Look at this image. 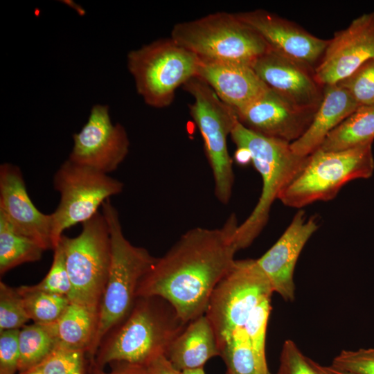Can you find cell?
<instances>
[{"mask_svg":"<svg viewBox=\"0 0 374 374\" xmlns=\"http://www.w3.org/2000/svg\"><path fill=\"white\" fill-rule=\"evenodd\" d=\"M238 226L231 214L220 228L186 231L142 278L137 297L166 299L186 323L204 314L215 287L235 263Z\"/></svg>","mask_w":374,"mask_h":374,"instance_id":"obj_1","label":"cell"},{"mask_svg":"<svg viewBox=\"0 0 374 374\" xmlns=\"http://www.w3.org/2000/svg\"><path fill=\"white\" fill-rule=\"evenodd\" d=\"M188 323L166 299L138 296L127 317L102 341L92 366L103 369L113 363L145 366L165 355Z\"/></svg>","mask_w":374,"mask_h":374,"instance_id":"obj_2","label":"cell"},{"mask_svg":"<svg viewBox=\"0 0 374 374\" xmlns=\"http://www.w3.org/2000/svg\"><path fill=\"white\" fill-rule=\"evenodd\" d=\"M102 208L110 234L111 261L98 308L97 332L89 355L91 363L105 337L130 314L141 280L157 259L146 249L134 246L126 239L118 213L110 199Z\"/></svg>","mask_w":374,"mask_h":374,"instance_id":"obj_3","label":"cell"},{"mask_svg":"<svg viewBox=\"0 0 374 374\" xmlns=\"http://www.w3.org/2000/svg\"><path fill=\"white\" fill-rule=\"evenodd\" d=\"M230 136L237 148L249 151L251 161L262 181L258 202L235 231V243L240 250L249 247L262 231L273 203L301 172L308 156L296 155L290 143L250 130L238 119Z\"/></svg>","mask_w":374,"mask_h":374,"instance_id":"obj_4","label":"cell"},{"mask_svg":"<svg viewBox=\"0 0 374 374\" xmlns=\"http://www.w3.org/2000/svg\"><path fill=\"white\" fill-rule=\"evenodd\" d=\"M373 172L372 143L336 152L317 149L306 157L302 170L278 199L287 206L297 208L331 200L345 184L368 179Z\"/></svg>","mask_w":374,"mask_h":374,"instance_id":"obj_5","label":"cell"},{"mask_svg":"<svg viewBox=\"0 0 374 374\" xmlns=\"http://www.w3.org/2000/svg\"><path fill=\"white\" fill-rule=\"evenodd\" d=\"M171 38L199 58L252 66L270 48L235 13L216 12L175 24Z\"/></svg>","mask_w":374,"mask_h":374,"instance_id":"obj_6","label":"cell"},{"mask_svg":"<svg viewBox=\"0 0 374 374\" xmlns=\"http://www.w3.org/2000/svg\"><path fill=\"white\" fill-rule=\"evenodd\" d=\"M127 67L145 103L162 108L172 102L176 89L197 75L198 57L171 37L131 51Z\"/></svg>","mask_w":374,"mask_h":374,"instance_id":"obj_7","label":"cell"},{"mask_svg":"<svg viewBox=\"0 0 374 374\" xmlns=\"http://www.w3.org/2000/svg\"><path fill=\"white\" fill-rule=\"evenodd\" d=\"M79 235H62L64 251L71 285L70 302L98 309L107 282L111 261V241L105 216L98 212L82 224Z\"/></svg>","mask_w":374,"mask_h":374,"instance_id":"obj_8","label":"cell"},{"mask_svg":"<svg viewBox=\"0 0 374 374\" xmlns=\"http://www.w3.org/2000/svg\"><path fill=\"white\" fill-rule=\"evenodd\" d=\"M193 97L190 112L203 138L205 152L212 170L214 193L220 203H229L234 174L227 138L238 121L235 110L222 102L212 88L198 76L184 84Z\"/></svg>","mask_w":374,"mask_h":374,"instance_id":"obj_9","label":"cell"},{"mask_svg":"<svg viewBox=\"0 0 374 374\" xmlns=\"http://www.w3.org/2000/svg\"><path fill=\"white\" fill-rule=\"evenodd\" d=\"M273 293L256 260H235L215 287L204 314L213 327L218 348L232 334L243 329L255 308Z\"/></svg>","mask_w":374,"mask_h":374,"instance_id":"obj_10","label":"cell"},{"mask_svg":"<svg viewBox=\"0 0 374 374\" xmlns=\"http://www.w3.org/2000/svg\"><path fill=\"white\" fill-rule=\"evenodd\" d=\"M53 184L60 195L59 204L51 213L53 249L64 231L91 218L107 199L123 189L121 181L69 159L55 173Z\"/></svg>","mask_w":374,"mask_h":374,"instance_id":"obj_11","label":"cell"},{"mask_svg":"<svg viewBox=\"0 0 374 374\" xmlns=\"http://www.w3.org/2000/svg\"><path fill=\"white\" fill-rule=\"evenodd\" d=\"M73 139L68 159L107 175L118 168L129 152L125 129L112 123L109 108L105 105L92 107L87 121Z\"/></svg>","mask_w":374,"mask_h":374,"instance_id":"obj_12","label":"cell"},{"mask_svg":"<svg viewBox=\"0 0 374 374\" xmlns=\"http://www.w3.org/2000/svg\"><path fill=\"white\" fill-rule=\"evenodd\" d=\"M374 57V12L364 13L335 33L314 69L322 87L337 84Z\"/></svg>","mask_w":374,"mask_h":374,"instance_id":"obj_13","label":"cell"},{"mask_svg":"<svg viewBox=\"0 0 374 374\" xmlns=\"http://www.w3.org/2000/svg\"><path fill=\"white\" fill-rule=\"evenodd\" d=\"M235 14L256 30L270 48L313 70L328 43L294 22L262 9Z\"/></svg>","mask_w":374,"mask_h":374,"instance_id":"obj_14","label":"cell"},{"mask_svg":"<svg viewBox=\"0 0 374 374\" xmlns=\"http://www.w3.org/2000/svg\"><path fill=\"white\" fill-rule=\"evenodd\" d=\"M315 112L296 105L269 88L250 104L235 111L239 122L247 128L290 143L304 134Z\"/></svg>","mask_w":374,"mask_h":374,"instance_id":"obj_15","label":"cell"},{"mask_svg":"<svg viewBox=\"0 0 374 374\" xmlns=\"http://www.w3.org/2000/svg\"><path fill=\"white\" fill-rule=\"evenodd\" d=\"M0 215L16 231L44 250L53 249L51 213L37 208L28 194L19 167L10 163L0 166Z\"/></svg>","mask_w":374,"mask_h":374,"instance_id":"obj_16","label":"cell"},{"mask_svg":"<svg viewBox=\"0 0 374 374\" xmlns=\"http://www.w3.org/2000/svg\"><path fill=\"white\" fill-rule=\"evenodd\" d=\"M267 85L296 105L315 112L323 93V87L315 80L314 70L269 48L252 64Z\"/></svg>","mask_w":374,"mask_h":374,"instance_id":"obj_17","label":"cell"},{"mask_svg":"<svg viewBox=\"0 0 374 374\" xmlns=\"http://www.w3.org/2000/svg\"><path fill=\"white\" fill-rule=\"evenodd\" d=\"M318 227L314 217L307 219L305 211L299 210L275 244L256 259L273 292L286 301L294 299V268L303 248Z\"/></svg>","mask_w":374,"mask_h":374,"instance_id":"obj_18","label":"cell"},{"mask_svg":"<svg viewBox=\"0 0 374 374\" xmlns=\"http://www.w3.org/2000/svg\"><path fill=\"white\" fill-rule=\"evenodd\" d=\"M198 59L197 76L235 111L244 108L268 89L250 65Z\"/></svg>","mask_w":374,"mask_h":374,"instance_id":"obj_19","label":"cell"},{"mask_svg":"<svg viewBox=\"0 0 374 374\" xmlns=\"http://www.w3.org/2000/svg\"><path fill=\"white\" fill-rule=\"evenodd\" d=\"M358 107L350 93L338 84L323 87L321 102L310 126L300 138L290 143L294 153L305 157L319 149L328 134Z\"/></svg>","mask_w":374,"mask_h":374,"instance_id":"obj_20","label":"cell"},{"mask_svg":"<svg viewBox=\"0 0 374 374\" xmlns=\"http://www.w3.org/2000/svg\"><path fill=\"white\" fill-rule=\"evenodd\" d=\"M218 355L216 337L205 314L189 322L165 353L169 362L180 371L204 368L208 360Z\"/></svg>","mask_w":374,"mask_h":374,"instance_id":"obj_21","label":"cell"},{"mask_svg":"<svg viewBox=\"0 0 374 374\" xmlns=\"http://www.w3.org/2000/svg\"><path fill=\"white\" fill-rule=\"evenodd\" d=\"M98 310L70 302L51 324L57 346L87 352L88 357L96 337Z\"/></svg>","mask_w":374,"mask_h":374,"instance_id":"obj_22","label":"cell"},{"mask_svg":"<svg viewBox=\"0 0 374 374\" xmlns=\"http://www.w3.org/2000/svg\"><path fill=\"white\" fill-rule=\"evenodd\" d=\"M374 105L359 106L326 137L319 150L336 152L373 143Z\"/></svg>","mask_w":374,"mask_h":374,"instance_id":"obj_23","label":"cell"},{"mask_svg":"<svg viewBox=\"0 0 374 374\" xmlns=\"http://www.w3.org/2000/svg\"><path fill=\"white\" fill-rule=\"evenodd\" d=\"M19 374L34 371L57 346V341L51 325L33 323L19 329Z\"/></svg>","mask_w":374,"mask_h":374,"instance_id":"obj_24","label":"cell"},{"mask_svg":"<svg viewBox=\"0 0 374 374\" xmlns=\"http://www.w3.org/2000/svg\"><path fill=\"white\" fill-rule=\"evenodd\" d=\"M45 250L32 239L18 233L0 215V274L24 263L41 259Z\"/></svg>","mask_w":374,"mask_h":374,"instance_id":"obj_25","label":"cell"},{"mask_svg":"<svg viewBox=\"0 0 374 374\" xmlns=\"http://www.w3.org/2000/svg\"><path fill=\"white\" fill-rule=\"evenodd\" d=\"M26 313L33 323L51 325L62 315L70 303L69 298L33 289L31 285L17 287Z\"/></svg>","mask_w":374,"mask_h":374,"instance_id":"obj_26","label":"cell"},{"mask_svg":"<svg viewBox=\"0 0 374 374\" xmlns=\"http://www.w3.org/2000/svg\"><path fill=\"white\" fill-rule=\"evenodd\" d=\"M271 297L262 301L253 310L243 329L252 348L258 374H271L265 355L266 331L271 311Z\"/></svg>","mask_w":374,"mask_h":374,"instance_id":"obj_27","label":"cell"},{"mask_svg":"<svg viewBox=\"0 0 374 374\" xmlns=\"http://www.w3.org/2000/svg\"><path fill=\"white\" fill-rule=\"evenodd\" d=\"M87 357L84 350L57 346L35 371L42 374H89Z\"/></svg>","mask_w":374,"mask_h":374,"instance_id":"obj_28","label":"cell"},{"mask_svg":"<svg viewBox=\"0 0 374 374\" xmlns=\"http://www.w3.org/2000/svg\"><path fill=\"white\" fill-rule=\"evenodd\" d=\"M30 320L17 288L0 283V332L20 329Z\"/></svg>","mask_w":374,"mask_h":374,"instance_id":"obj_29","label":"cell"},{"mask_svg":"<svg viewBox=\"0 0 374 374\" xmlns=\"http://www.w3.org/2000/svg\"><path fill=\"white\" fill-rule=\"evenodd\" d=\"M337 84L346 89L359 106L374 105V57Z\"/></svg>","mask_w":374,"mask_h":374,"instance_id":"obj_30","label":"cell"},{"mask_svg":"<svg viewBox=\"0 0 374 374\" xmlns=\"http://www.w3.org/2000/svg\"><path fill=\"white\" fill-rule=\"evenodd\" d=\"M31 287L39 291L68 297L71 285L67 271L65 257L60 243L53 249L51 266L46 276L37 284Z\"/></svg>","mask_w":374,"mask_h":374,"instance_id":"obj_31","label":"cell"},{"mask_svg":"<svg viewBox=\"0 0 374 374\" xmlns=\"http://www.w3.org/2000/svg\"><path fill=\"white\" fill-rule=\"evenodd\" d=\"M330 366L351 374H374V348L344 350Z\"/></svg>","mask_w":374,"mask_h":374,"instance_id":"obj_32","label":"cell"},{"mask_svg":"<svg viewBox=\"0 0 374 374\" xmlns=\"http://www.w3.org/2000/svg\"><path fill=\"white\" fill-rule=\"evenodd\" d=\"M276 374H319L296 344L286 340L282 347L280 364Z\"/></svg>","mask_w":374,"mask_h":374,"instance_id":"obj_33","label":"cell"},{"mask_svg":"<svg viewBox=\"0 0 374 374\" xmlns=\"http://www.w3.org/2000/svg\"><path fill=\"white\" fill-rule=\"evenodd\" d=\"M19 329L0 332V374H16L19 361Z\"/></svg>","mask_w":374,"mask_h":374,"instance_id":"obj_34","label":"cell"},{"mask_svg":"<svg viewBox=\"0 0 374 374\" xmlns=\"http://www.w3.org/2000/svg\"><path fill=\"white\" fill-rule=\"evenodd\" d=\"M148 374H182L166 358L160 355L153 358L146 366Z\"/></svg>","mask_w":374,"mask_h":374,"instance_id":"obj_35","label":"cell"},{"mask_svg":"<svg viewBox=\"0 0 374 374\" xmlns=\"http://www.w3.org/2000/svg\"><path fill=\"white\" fill-rule=\"evenodd\" d=\"M116 366L108 373L102 369L91 367L89 374H148L146 366L130 364H116Z\"/></svg>","mask_w":374,"mask_h":374,"instance_id":"obj_36","label":"cell"},{"mask_svg":"<svg viewBox=\"0 0 374 374\" xmlns=\"http://www.w3.org/2000/svg\"><path fill=\"white\" fill-rule=\"evenodd\" d=\"M310 361L311 364L312 365V366L315 369V371L319 374H336L332 371V369L331 368V367L330 366H321V365L317 364V362H315L314 361L312 360L311 359H310Z\"/></svg>","mask_w":374,"mask_h":374,"instance_id":"obj_37","label":"cell"},{"mask_svg":"<svg viewBox=\"0 0 374 374\" xmlns=\"http://www.w3.org/2000/svg\"><path fill=\"white\" fill-rule=\"evenodd\" d=\"M181 373L182 374H205L204 368L184 370Z\"/></svg>","mask_w":374,"mask_h":374,"instance_id":"obj_38","label":"cell"},{"mask_svg":"<svg viewBox=\"0 0 374 374\" xmlns=\"http://www.w3.org/2000/svg\"><path fill=\"white\" fill-rule=\"evenodd\" d=\"M331 367V366H330ZM331 368L332 369V371L336 373V374H351V373H346V372H343V371H337V370H335L334 368H332L331 367Z\"/></svg>","mask_w":374,"mask_h":374,"instance_id":"obj_39","label":"cell"},{"mask_svg":"<svg viewBox=\"0 0 374 374\" xmlns=\"http://www.w3.org/2000/svg\"><path fill=\"white\" fill-rule=\"evenodd\" d=\"M28 374H42L41 373H39V371H34Z\"/></svg>","mask_w":374,"mask_h":374,"instance_id":"obj_40","label":"cell"}]
</instances>
